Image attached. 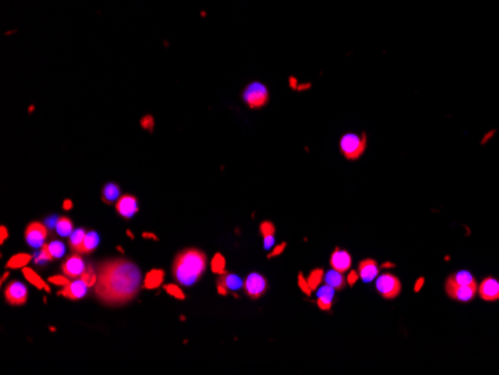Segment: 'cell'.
<instances>
[{"mask_svg":"<svg viewBox=\"0 0 499 375\" xmlns=\"http://www.w3.org/2000/svg\"><path fill=\"white\" fill-rule=\"evenodd\" d=\"M8 277H9V269H8V270H6V272H5V274L2 275V278H0V284H3V283H5V281L8 280Z\"/></svg>","mask_w":499,"mask_h":375,"instance_id":"obj_41","label":"cell"},{"mask_svg":"<svg viewBox=\"0 0 499 375\" xmlns=\"http://www.w3.org/2000/svg\"><path fill=\"white\" fill-rule=\"evenodd\" d=\"M266 289H268L266 278L260 274H251L244 281V290H245L247 296L250 299H253V300L262 297L266 293Z\"/></svg>","mask_w":499,"mask_h":375,"instance_id":"obj_9","label":"cell"},{"mask_svg":"<svg viewBox=\"0 0 499 375\" xmlns=\"http://www.w3.org/2000/svg\"><path fill=\"white\" fill-rule=\"evenodd\" d=\"M28 292L27 287L21 281H11L9 286L5 287V299L9 305L21 306L27 302Z\"/></svg>","mask_w":499,"mask_h":375,"instance_id":"obj_8","label":"cell"},{"mask_svg":"<svg viewBox=\"0 0 499 375\" xmlns=\"http://www.w3.org/2000/svg\"><path fill=\"white\" fill-rule=\"evenodd\" d=\"M47 236H48V229L41 221H31L24 232V240L33 248H41L45 244Z\"/></svg>","mask_w":499,"mask_h":375,"instance_id":"obj_7","label":"cell"},{"mask_svg":"<svg viewBox=\"0 0 499 375\" xmlns=\"http://www.w3.org/2000/svg\"><path fill=\"white\" fill-rule=\"evenodd\" d=\"M242 100L251 109H260L269 102V91L263 82H250L242 91Z\"/></svg>","mask_w":499,"mask_h":375,"instance_id":"obj_4","label":"cell"},{"mask_svg":"<svg viewBox=\"0 0 499 375\" xmlns=\"http://www.w3.org/2000/svg\"><path fill=\"white\" fill-rule=\"evenodd\" d=\"M207 268V254L196 248H188L181 251L172 266L175 280L183 286L194 284Z\"/></svg>","mask_w":499,"mask_h":375,"instance_id":"obj_2","label":"cell"},{"mask_svg":"<svg viewBox=\"0 0 499 375\" xmlns=\"http://www.w3.org/2000/svg\"><path fill=\"white\" fill-rule=\"evenodd\" d=\"M47 245H48V250H50V253L53 254L54 259H58V257H61V256L64 254V245H63L61 242L54 241V242H50V244H47Z\"/></svg>","mask_w":499,"mask_h":375,"instance_id":"obj_31","label":"cell"},{"mask_svg":"<svg viewBox=\"0 0 499 375\" xmlns=\"http://www.w3.org/2000/svg\"><path fill=\"white\" fill-rule=\"evenodd\" d=\"M85 269H87V263H85V260L81 257L79 253H75V254L69 256V257L63 262V265H61L63 274H64L66 277H69L71 280H77V278H79V277L84 274Z\"/></svg>","mask_w":499,"mask_h":375,"instance_id":"obj_10","label":"cell"},{"mask_svg":"<svg viewBox=\"0 0 499 375\" xmlns=\"http://www.w3.org/2000/svg\"><path fill=\"white\" fill-rule=\"evenodd\" d=\"M23 275H24V278H26L27 281H28L31 286H35L38 290H45L47 293L51 292L48 283H45V281L42 280V277H39V274H38L36 270H33L31 268H27L26 266V268H23Z\"/></svg>","mask_w":499,"mask_h":375,"instance_id":"obj_19","label":"cell"},{"mask_svg":"<svg viewBox=\"0 0 499 375\" xmlns=\"http://www.w3.org/2000/svg\"><path fill=\"white\" fill-rule=\"evenodd\" d=\"M55 230H57V233L58 235H61V236H69V235H72V232L75 230L74 229V223H72V220L69 218V217H60L57 221H55Z\"/></svg>","mask_w":499,"mask_h":375,"instance_id":"obj_23","label":"cell"},{"mask_svg":"<svg viewBox=\"0 0 499 375\" xmlns=\"http://www.w3.org/2000/svg\"><path fill=\"white\" fill-rule=\"evenodd\" d=\"M297 284H299V287H301V290L305 293V295H311L313 293V290H311V287H310V284H308V280L304 277V274L302 272H299V277H297Z\"/></svg>","mask_w":499,"mask_h":375,"instance_id":"obj_35","label":"cell"},{"mask_svg":"<svg viewBox=\"0 0 499 375\" xmlns=\"http://www.w3.org/2000/svg\"><path fill=\"white\" fill-rule=\"evenodd\" d=\"M88 289L90 287L81 278H77L75 281H71L68 286H64V289H61L58 292V295L66 297V299H71V300H78V299L87 295Z\"/></svg>","mask_w":499,"mask_h":375,"instance_id":"obj_13","label":"cell"},{"mask_svg":"<svg viewBox=\"0 0 499 375\" xmlns=\"http://www.w3.org/2000/svg\"><path fill=\"white\" fill-rule=\"evenodd\" d=\"M330 266H332V269L338 270V272L345 274L348 269L351 268V256H350V253L345 251V250L335 248V251L330 256Z\"/></svg>","mask_w":499,"mask_h":375,"instance_id":"obj_15","label":"cell"},{"mask_svg":"<svg viewBox=\"0 0 499 375\" xmlns=\"http://www.w3.org/2000/svg\"><path fill=\"white\" fill-rule=\"evenodd\" d=\"M99 244V236L96 232H87L85 238H84V242H82V247H81V251L79 254H90L93 253V250L97 247Z\"/></svg>","mask_w":499,"mask_h":375,"instance_id":"obj_24","label":"cell"},{"mask_svg":"<svg viewBox=\"0 0 499 375\" xmlns=\"http://www.w3.org/2000/svg\"><path fill=\"white\" fill-rule=\"evenodd\" d=\"M87 232L84 229H75L69 238V244H71V250L74 253H79L81 251V247H82V242H84V238H85Z\"/></svg>","mask_w":499,"mask_h":375,"instance_id":"obj_26","label":"cell"},{"mask_svg":"<svg viewBox=\"0 0 499 375\" xmlns=\"http://www.w3.org/2000/svg\"><path fill=\"white\" fill-rule=\"evenodd\" d=\"M260 233L264 240V247L269 248L274 242V235H275V226L271 221H263L260 224Z\"/></svg>","mask_w":499,"mask_h":375,"instance_id":"obj_25","label":"cell"},{"mask_svg":"<svg viewBox=\"0 0 499 375\" xmlns=\"http://www.w3.org/2000/svg\"><path fill=\"white\" fill-rule=\"evenodd\" d=\"M74 208V202L71 200V199H66L64 202H63V210L64 211H69V210H72Z\"/></svg>","mask_w":499,"mask_h":375,"instance_id":"obj_40","label":"cell"},{"mask_svg":"<svg viewBox=\"0 0 499 375\" xmlns=\"http://www.w3.org/2000/svg\"><path fill=\"white\" fill-rule=\"evenodd\" d=\"M287 248V244L286 242H283V244H280V245H277L274 250H272V253H269V256H268V259H272V257H275V256H280L284 250Z\"/></svg>","mask_w":499,"mask_h":375,"instance_id":"obj_36","label":"cell"},{"mask_svg":"<svg viewBox=\"0 0 499 375\" xmlns=\"http://www.w3.org/2000/svg\"><path fill=\"white\" fill-rule=\"evenodd\" d=\"M359 278H362L365 283H369L378 277V263L372 259H365L359 263Z\"/></svg>","mask_w":499,"mask_h":375,"instance_id":"obj_16","label":"cell"},{"mask_svg":"<svg viewBox=\"0 0 499 375\" xmlns=\"http://www.w3.org/2000/svg\"><path fill=\"white\" fill-rule=\"evenodd\" d=\"M90 289H94V286L97 284V272L94 270L93 265H87V269L84 270V274L79 277Z\"/></svg>","mask_w":499,"mask_h":375,"instance_id":"obj_27","label":"cell"},{"mask_svg":"<svg viewBox=\"0 0 499 375\" xmlns=\"http://www.w3.org/2000/svg\"><path fill=\"white\" fill-rule=\"evenodd\" d=\"M8 236H9V232H8V229H6L5 226H2V227H0V244H3V242L6 241V240H8Z\"/></svg>","mask_w":499,"mask_h":375,"instance_id":"obj_38","label":"cell"},{"mask_svg":"<svg viewBox=\"0 0 499 375\" xmlns=\"http://www.w3.org/2000/svg\"><path fill=\"white\" fill-rule=\"evenodd\" d=\"M48 281H50L51 284H55V286H61V287H64V286H68V284L71 283V278H69V277H66V275L63 274V275H53V277H50V278H48Z\"/></svg>","mask_w":499,"mask_h":375,"instance_id":"obj_33","label":"cell"},{"mask_svg":"<svg viewBox=\"0 0 499 375\" xmlns=\"http://www.w3.org/2000/svg\"><path fill=\"white\" fill-rule=\"evenodd\" d=\"M478 295L483 300H487V302H495V300H499V281L492 278V277H487L481 281V284L478 286Z\"/></svg>","mask_w":499,"mask_h":375,"instance_id":"obj_12","label":"cell"},{"mask_svg":"<svg viewBox=\"0 0 499 375\" xmlns=\"http://www.w3.org/2000/svg\"><path fill=\"white\" fill-rule=\"evenodd\" d=\"M242 286H244V281L235 274L224 272L217 280V292H218V295L221 296L227 295L229 292H237L238 289H241Z\"/></svg>","mask_w":499,"mask_h":375,"instance_id":"obj_11","label":"cell"},{"mask_svg":"<svg viewBox=\"0 0 499 375\" xmlns=\"http://www.w3.org/2000/svg\"><path fill=\"white\" fill-rule=\"evenodd\" d=\"M120 199V187L115 183H108L102 190V200L106 203H114Z\"/></svg>","mask_w":499,"mask_h":375,"instance_id":"obj_22","label":"cell"},{"mask_svg":"<svg viewBox=\"0 0 499 375\" xmlns=\"http://www.w3.org/2000/svg\"><path fill=\"white\" fill-rule=\"evenodd\" d=\"M31 256L27 253H18L15 256H12L8 262H6V268L8 269H23L26 268L27 265L31 262Z\"/></svg>","mask_w":499,"mask_h":375,"instance_id":"obj_21","label":"cell"},{"mask_svg":"<svg viewBox=\"0 0 499 375\" xmlns=\"http://www.w3.org/2000/svg\"><path fill=\"white\" fill-rule=\"evenodd\" d=\"M423 281H424V280H423V278H420V280H419V281L416 283V286H414V290H416V292H419V290H420V287H421V284H423Z\"/></svg>","mask_w":499,"mask_h":375,"instance_id":"obj_42","label":"cell"},{"mask_svg":"<svg viewBox=\"0 0 499 375\" xmlns=\"http://www.w3.org/2000/svg\"><path fill=\"white\" fill-rule=\"evenodd\" d=\"M36 260V263H42V262H53L54 260V257H53V254L50 253V250H48V245H47V242L41 247V253H39V256L35 259Z\"/></svg>","mask_w":499,"mask_h":375,"instance_id":"obj_32","label":"cell"},{"mask_svg":"<svg viewBox=\"0 0 499 375\" xmlns=\"http://www.w3.org/2000/svg\"><path fill=\"white\" fill-rule=\"evenodd\" d=\"M446 292L448 297L457 302H470L475 293L478 292L477 283L473 284H459L456 283L451 277H448L446 281Z\"/></svg>","mask_w":499,"mask_h":375,"instance_id":"obj_5","label":"cell"},{"mask_svg":"<svg viewBox=\"0 0 499 375\" xmlns=\"http://www.w3.org/2000/svg\"><path fill=\"white\" fill-rule=\"evenodd\" d=\"M141 289V270L126 259H108L97 268L96 296L106 305H123L133 300Z\"/></svg>","mask_w":499,"mask_h":375,"instance_id":"obj_1","label":"cell"},{"mask_svg":"<svg viewBox=\"0 0 499 375\" xmlns=\"http://www.w3.org/2000/svg\"><path fill=\"white\" fill-rule=\"evenodd\" d=\"M211 270L214 274H218V275H221V274L226 272V259H224V256L221 253H217L212 257V260H211Z\"/></svg>","mask_w":499,"mask_h":375,"instance_id":"obj_28","label":"cell"},{"mask_svg":"<svg viewBox=\"0 0 499 375\" xmlns=\"http://www.w3.org/2000/svg\"><path fill=\"white\" fill-rule=\"evenodd\" d=\"M115 210H117V213L121 215L123 218H131L133 215L138 213V210H139L138 208V200L131 194H123L117 200Z\"/></svg>","mask_w":499,"mask_h":375,"instance_id":"obj_14","label":"cell"},{"mask_svg":"<svg viewBox=\"0 0 499 375\" xmlns=\"http://www.w3.org/2000/svg\"><path fill=\"white\" fill-rule=\"evenodd\" d=\"M141 127H144L147 132H153L154 130V118L153 115H144L139 121Z\"/></svg>","mask_w":499,"mask_h":375,"instance_id":"obj_34","label":"cell"},{"mask_svg":"<svg viewBox=\"0 0 499 375\" xmlns=\"http://www.w3.org/2000/svg\"><path fill=\"white\" fill-rule=\"evenodd\" d=\"M324 280H326V284L330 286V287H334L335 290H342L347 286V280H345L344 274L335 270V269H332L330 272H327L326 277H324Z\"/></svg>","mask_w":499,"mask_h":375,"instance_id":"obj_20","label":"cell"},{"mask_svg":"<svg viewBox=\"0 0 499 375\" xmlns=\"http://www.w3.org/2000/svg\"><path fill=\"white\" fill-rule=\"evenodd\" d=\"M334 296H335V289L330 286H323L318 289L317 292V305L320 310L323 311H329L332 308V302H334Z\"/></svg>","mask_w":499,"mask_h":375,"instance_id":"obj_17","label":"cell"},{"mask_svg":"<svg viewBox=\"0 0 499 375\" xmlns=\"http://www.w3.org/2000/svg\"><path fill=\"white\" fill-rule=\"evenodd\" d=\"M163 280H164V270L163 269H151L144 278V289H147V290L158 289L163 284Z\"/></svg>","mask_w":499,"mask_h":375,"instance_id":"obj_18","label":"cell"},{"mask_svg":"<svg viewBox=\"0 0 499 375\" xmlns=\"http://www.w3.org/2000/svg\"><path fill=\"white\" fill-rule=\"evenodd\" d=\"M367 150V133H345L340 141V151L347 160H357Z\"/></svg>","mask_w":499,"mask_h":375,"instance_id":"obj_3","label":"cell"},{"mask_svg":"<svg viewBox=\"0 0 499 375\" xmlns=\"http://www.w3.org/2000/svg\"><path fill=\"white\" fill-rule=\"evenodd\" d=\"M324 278V270L323 269H314L310 275H308V284H310V287H311V290H315L318 286H320V283H321V280Z\"/></svg>","mask_w":499,"mask_h":375,"instance_id":"obj_29","label":"cell"},{"mask_svg":"<svg viewBox=\"0 0 499 375\" xmlns=\"http://www.w3.org/2000/svg\"><path fill=\"white\" fill-rule=\"evenodd\" d=\"M164 290H166L168 295L175 297L177 300H184L185 299V295L184 292H183V289H181L180 286H177V284H166V286H164Z\"/></svg>","mask_w":499,"mask_h":375,"instance_id":"obj_30","label":"cell"},{"mask_svg":"<svg viewBox=\"0 0 499 375\" xmlns=\"http://www.w3.org/2000/svg\"><path fill=\"white\" fill-rule=\"evenodd\" d=\"M401 280L393 274H383L377 278V290L384 299H394L401 293Z\"/></svg>","mask_w":499,"mask_h":375,"instance_id":"obj_6","label":"cell"},{"mask_svg":"<svg viewBox=\"0 0 499 375\" xmlns=\"http://www.w3.org/2000/svg\"><path fill=\"white\" fill-rule=\"evenodd\" d=\"M357 280H359V272H351V274L348 275V278H347V283H348L350 286H353Z\"/></svg>","mask_w":499,"mask_h":375,"instance_id":"obj_37","label":"cell"},{"mask_svg":"<svg viewBox=\"0 0 499 375\" xmlns=\"http://www.w3.org/2000/svg\"><path fill=\"white\" fill-rule=\"evenodd\" d=\"M142 238H144V240H153V241H158L157 235H156V233H151V232H144V233H142Z\"/></svg>","mask_w":499,"mask_h":375,"instance_id":"obj_39","label":"cell"},{"mask_svg":"<svg viewBox=\"0 0 499 375\" xmlns=\"http://www.w3.org/2000/svg\"><path fill=\"white\" fill-rule=\"evenodd\" d=\"M126 235H127V236H129V238H130V240H135V235H133V233H131L130 230H127V232H126Z\"/></svg>","mask_w":499,"mask_h":375,"instance_id":"obj_43","label":"cell"}]
</instances>
